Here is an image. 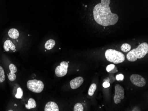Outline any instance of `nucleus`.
<instances>
[{
  "label": "nucleus",
  "instance_id": "nucleus-19",
  "mask_svg": "<svg viewBox=\"0 0 148 111\" xmlns=\"http://www.w3.org/2000/svg\"><path fill=\"white\" fill-rule=\"evenodd\" d=\"M8 78H9V80L10 81H14L16 79V75L15 73L10 72V73L9 74V76H8Z\"/></svg>",
  "mask_w": 148,
  "mask_h": 111
},
{
  "label": "nucleus",
  "instance_id": "nucleus-16",
  "mask_svg": "<svg viewBox=\"0 0 148 111\" xmlns=\"http://www.w3.org/2000/svg\"><path fill=\"white\" fill-rule=\"evenodd\" d=\"M5 79V74L4 69L0 66V83H3Z\"/></svg>",
  "mask_w": 148,
  "mask_h": 111
},
{
  "label": "nucleus",
  "instance_id": "nucleus-4",
  "mask_svg": "<svg viewBox=\"0 0 148 111\" xmlns=\"http://www.w3.org/2000/svg\"><path fill=\"white\" fill-rule=\"evenodd\" d=\"M27 86L29 90L36 93H41L44 88V84L42 81L36 79L28 81Z\"/></svg>",
  "mask_w": 148,
  "mask_h": 111
},
{
  "label": "nucleus",
  "instance_id": "nucleus-2",
  "mask_svg": "<svg viewBox=\"0 0 148 111\" xmlns=\"http://www.w3.org/2000/svg\"><path fill=\"white\" fill-rule=\"evenodd\" d=\"M148 53V44L147 43H141L138 47L128 52L126 58L130 62H135L136 60L143 58Z\"/></svg>",
  "mask_w": 148,
  "mask_h": 111
},
{
  "label": "nucleus",
  "instance_id": "nucleus-3",
  "mask_svg": "<svg viewBox=\"0 0 148 111\" xmlns=\"http://www.w3.org/2000/svg\"><path fill=\"white\" fill-rule=\"evenodd\" d=\"M105 57L107 61L114 64L123 62L125 60V55L119 51L113 49H108L105 52Z\"/></svg>",
  "mask_w": 148,
  "mask_h": 111
},
{
  "label": "nucleus",
  "instance_id": "nucleus-20",
  "mask_svg": "<svg viewBox=\"0 0 148 111\" xmlns=\"http://www.w3.org/2000/svg\"><path fill=\"white\" fill-rule=\"evenodd\" d=\"M10 72H13V73H15L17 72V68H16V66H15L14 64H10Z\"/></svg>",
  "mask_w": 148,
  "mask_h": 111
},
{
  "label": "nucleus",
  "instance_id": "nucleus-12",
  "mask_svg": "<svg viewBox=\"0 0 148 111\" xmlns=\"http://www.w3.org/2000/svg\"><path fill=\"white\" fill-rule=\"evenodd\" d=\"M37 107L36 101L33 98L29 99L28 101V104H25V108L27 109H30L34 108Z\"/></svg>",
  "mask_w": 148,
  "mask_h": 111
},
{
  "label": "nucleus",
  "instance_id": "nucleus-22",
  "mask_svg": "<svg viewBox=\"0 0 148 111\" xmlns=\"http://www.w3.org/2000/svg\"><path fill=\"white\" fill-rule=\"evenodd\" d=\"M124 76L122 74H119L116 76V79L117 81H122L124 79Z\"/></svg>",
  "mask_w": 148,
  "mask_h": 111
},
{
  "label": "nucleus",
  "instance_id": "nucleus-15",
  "mask_svg": "<svg viewBox=\"0 0 148 111\" xmlns=\"http://www.w3.org/2000/svg\"><path fill=\"white\" fill-rule=\"evenodd\" d=\"M97 89V85L93 83L91 85L88 90V94L89 96H92L94 94V92Z\"/></svg>",
  "mask_w": 148,
  "mask_h": 111
},
{
  "label": "nucleus",
  "instance_id": "nucleus-23",
  "mask_svg": "<svg viewBox=\"0 0 148 111\" xmlns=\"http://www.w3.org/2000/svg\"><path fill=\"white\" fill-rule=\"evenodd\" d=\"M103 86L105 88H107L110 86V83H109L108 81H104L103 84Z\"/></svg>",
  "mask_w": 148,
  "mask_h": 111
},
{
  "label": "nucleus",
  "instance_id": "nucleus-9",
  "mask_svg": "<svg viewBox=\"0 0 148 111\" xmlns=\"http://www.w3.org/2000/svg\"><path fill=\"white\" fill-rule=\"evenodd\" d=\"M45 111H59L58 105L54 102H48L44 108Z\"/></svg>",
  "mask_w": 148,
  "mask_h": 111
},
{
  "label": "nucleus",
  "instance_id": "nucleus-1",
  "mask_svg": "<svg viewBox=\"0 0 148 111\" xmlns=\"http://www.w3.org/2000/svg\"><path fill=\"white\" fill-rule=\"evenodd\" d=\"M111 0H101V3L94 6L93 16L94 20L103 26L115 25L118 20V16L111 11Z\"/></svg>",
  "mask_w": 148,
  "mask_h": 111
},
{
  "label": "nucleus",
  "instance_id": "nucleus-14",
  "mask_svg": "<svg viewBox=\"0 0 148 111\" xmlns=\"http://www.w3.org/2000/svg\"><path fill=\"white\" fill-rule=\"evenodd\" d=\"M131 46L128 43H124L122 45L121 49L124 52H128L130 51Z\"/></svg>",
  "mask_w": 148,
  "mask_h": 111
},
{
  "label": "nucleus",
  "instance_id": "nucleus-17",
  "mask_svg": "<svg viewBox=\"0 0 148 111\" xmlns=\"http://www.w3.org/2000/svg\"><path fill=\"white\" fill-rule=\"evenodd\" d=\"M84 110V107L81 103H78L76 104L74 106V111H83Z\"/></svg>",
  "mask_w": 148,
  "mask_h": 111
},
{
  "label": "nucleus",
  "instance_id": "nucleus-11",
  "mask_svg": "<svg viewBox=\"0 0 148 111\" xmlns=\"http://www.w3.org/2000/svg\"><path fill=\"white\" fill-rule=\"evenodd\" d=\"M8 35L9 37L13 39H16L19 37V32L15 28L10 29L8 32Z\"/></svg>",
  "mask_w": 148,
  "mask_h": 111
},
{
  "label": "nucleus",
  "instance_id": "nucleus-21",
  "mask_svg": "<svg viewBox=\"0 0 148 111\" xmlns=\"http://www.w3.org/2000/svg\"><path fill=\"white\" fill-rule=\"evenodd\" d=\"M115 65L114 64H110L109 65H108L106 67V70L108 72H110L111 70L115 68Z\"/></svg>",
  "mask_w": 148,
  "mask_h": 111
},
{
  "label": "nucleus",
  "instance_id": "nucleus-5",
  "mask_svg": "<svg viewBox=\"0 0 148 111\" xmlns=\"http://www.w3.org/2000/svg\"><path fill=\"white\" fill-rule=\"evenodd\" d=\"M125 97V91L123 87L119 84L115 86V95L113 97L114 102L116 104L120 103Z\"/></svg>",
  "mask_w": 148,
  "mask_h": 111
},
{
  "label": "nucleus",
  "instance_id": "nucleus-18",
  "mask_svg": "<svg viewBox=\"0 0 148 111\" xmlns=\"http://www.w3.org/2000/svg\"><path fill=\"white\" fill-rule=\"evenodd\" d=\"M23 95V90L20 88H18L17 89V93L15 95L16 98L17 99H21Z\"/></svg>",
  "mask_w": 148,
  "mask_h": 111
},
{
  "label": "nucleus",
  "instance_id": "nucleus-6",
  "mask_svg": "<svg viewBox=\"0 0 148 111\" xmlns=\"http://www.w3.org/2000/svg\"><path fill=\"white\" fill-rule=\"evenodd\" d=\"M68 67V62L66 61L62 62L60 65L57 66L55 70L56 75L58 77H64L67 74Z\"/></svg>",
  "mask_w": 148,
  "mask_h": 111
},
{
  "label": "nucleus",
  "instance_id": "nucleus-7",
  "mask_svg": "<svg viewBox=\"0 0 148 111\" xmlns=\"http://www.w3.org/2000/svg\"><path fill=\"white\" fill-rule=\"evenodd\" d=\"M130 80L131 83L136 86L143 87L146 84L145 79L140 75L138 74H133L131 75L130 77Z\"/></svg>",
  "mask_w": 148,
  "mask_h": 111
},
{
  "label": "nucleus",
  "instance_id": "nucleus-8",
  "mask_svg": "<svg viewBox=\"0 0 148 111\" xmlns=\"http://www.w3.org/2000/svg\"><path fill=\"white\" fill-rule=\"evenodd\" d=\"M84 81V79L82 77H78L75 78L70 82L71 88L73 89H77L82 85Z\"/></svg>",
  "mask_w": 148,
  "mask_h": 111
},
{
  "label": "nucleus",
  "instance_id": "nucleus-10",
  "mask_svg": "<svg viewBox=\"0 0 148 111\" xmlns=\"http://www.w3.org/2000/svg\"><path fill=\"white\" fill-rule=\"evenodd\" d=\"M4 48L5 51H9L10 50L14 51L16 47L11 40H7L4 43Z\"/></svg>",
  "mask_w": 148,
  "mask_h": 111
},
{
  "label": "nucleus",
  "instance_id": "nucleus-13",
  "mask_svg": "<svg viewBox=\"0 0 148 111\" xmlns=\"http://www.w3.org/2000/svg\"><path fill=\"white\" fill-rule=\"evenodd\" d=\"M56 44L55 40L52 39H49L45 44V48L48 50H51L54 47Z\"/></svg>",
  "mask_w": 148,
  "mask_h": 111
}]
</instances>
